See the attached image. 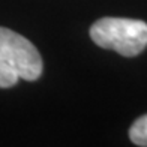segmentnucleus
<instances>
[{"instance_id": "obj_1", "label": "nucleus", "mask_w": 147, "mask_h": 147, "mask_svg": "<svg viewBox=\"0 0 147 147\" xmlns=\"http://www.w3.org/2000/svg\"><path fill=\"white\" fill-rule=\"evenodd\" d=\"M90 38L101 48L134 57L147 47V24L141 20L107 17L93 23Z\"/></svg>"}, {"instance_id": "obj_2", "label": "nucleus", "mask_w": 147, "mask_h": 147, "mask_svg": "<svg viewBox=\"0 0 147 147\" xmlns=\"http://www.w3.org/2000/svg\"><path fill=\"white\" fill-rule=\"evenodd\" d=\"M0 62L26 81L38 80L44 69L36 47L20 33L5 27H0Z\"/></svg>"}, {"instance_id": "obj_3", "label": "nucleus", "mask_w": 147, "mask_h": 147, "mask_svg": "<svg viewBox=\"0 0 147 147\" xmlns=\"http://www.w3.org/2000/svg\"><path fill=\"white\" fill-rule=\"evenodd\" d=\"M129 138L134 144L147 147V114L134 122L129 129Z\"/></svg>"}, {"instance_id": "obj_4", "label": "nucleus", "mask_w": 147, "mask_h": 147, "mask_svg": "<svg viewBox=\"0 0 147 147\" xmlns=\"http://www.w3.org/2000/svg\"><path fill=\"white\" fill-rule=\"evenodd\" d=\"M18 77L15 75V72H12L8 66H5L0 62V89H8L15 86L18 81Z\"/></svg>"}]
</instances>
